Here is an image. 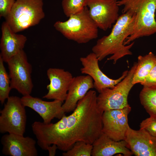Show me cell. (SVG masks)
I'll use <instances>...</instances> for the list:
<instances>
[{
	"label": "cell",
	"instance_id": "1",
	"mask_svg": "<svg viewBox=\"0 0 156 156\" xmlns=\"http://www.w3.org/2000/svg\"><path fill=\"white\" fill-rule=\"evenodd\" d=\"M96 91L90 90L78 102L72 113L64 114L57 122L45 123L39 121L31 125L37 143L42 149L56 145L66 152L77 142L92 144L102 133V116L99 109Z\"/></svg>",
	"mask_w": 156,
	"mask_h": 156
},
{
	"label": "cell",
	"instance_id": "2",
	"mask_svg": "<svg viewBox=\"0 0 156 156\" xmlns=\"http://www.w3.org/2000/svg\"><path fill=\"white\" fill-rule=\"evenodd\" d=\"M134 14L126 12L119 16L108 35L99 39L92 48V52L101 61L110 55L107 58L115 64L119 59L127 55H131L130 49L134 44L132 42L128 45L124 43L132 33L136 20Z\"/></svg>",
	"mask_w": 156,
	"mask_h": 156
},
{
	"label": "cell",
	"instance_id": "3",
	"mask_svg": "<svg viewBox=\"0 0 156 156\" xmlns=\"http://www.w3.org/2000/svg\"><path fill=\"white\" fill-rule=\"evenodd\" d=\"M117 3L123 6L122 13L128 12L136 16L133 31L125 41V45L156 33V0H120Z\"/></svg>",
	"mask_w": 156,
	"mask_h": 156
},
{
	"label": "cell",
	"instance_id": "4",
	"mask_svg": "<svg viewBox=\"0 0 156 156\" xmlns=\"http://www.w3.org/2000/svg\"><path fill=\"white\" fill-rule=\"evenodd\" d=\"M53 26L67 39L78 44L87 43L98 37L99 28L91 18L87 6L66 21H56Z\"/></svg>",
	"mask_w": 156,
	"mask_h": 156
},
{
	"label": "cell",
	"instance_id": "5",
	"mask_svg": "<svg viewBox=\"0 0 156 156\" xmlns=\"http://www.w3.org/2000/svg\"><path fill=\"white\" fill-rule=\"evenodd\" d=\"M43 0H16L5 18L12 30L17 33L38 24L44 17Z\"/></svg>",
	"mask_w": 156,
	"mask_h": 156
},
{
	"label": "cell",
	"instance_id": "6",
	"mask_svg": "<svg viewBox=\"0 0 156 156\" xmlns=\"http://www.w3.org/2000/svg\"><path fill=\"white\" fill-rule=\"evenodd\" d=\"M137 64L135 63L126 76L113 88L104 89L99 93L97 96V103L100 110L103 112L122 109L129 105L128 97L134 85L132 81Z\"/></svg>",
	"mask_w": 156,
	"mask_h": 156
},
{
	"label": "cell",
	"instance_id": "7",
	"mask_svg": "<svg viewBox=\"0 0 156 156\" xmlns=\"http://www.w3.org/2000/svg\"><path fill=\"white\" fill-rule=\"evenodd\" d=\"M25 107L21 98L16 96L9 97L0 111L1 133L24 135L27 119Z\"/></svg>",
	"mask_w": 156,
	"mask_h": 156
},
{
	"label": "cell",
	"instance_id": "8",
	"mask_svg": "<svg viewBox=\"0 0 156 156\" xmlns=\"http://www.w3.org/2000/svg\"><path fill=\"white\" fill-rule=\"evenodd\" d=\"M12 89L23 96L30 95L33 88L31 74L32 67L23 50L12 57L7 63Z\"/></svg>",
	"mask_w": 156,
	"mask_h": 156
},
{
	"label": "cell",
	"instance_id": "9",
	"mask_svg": "<svg viewBox=\"0 0 156 156\" xmlns=\"http://www.w3.org/2000/svg\"><path fill=\"white\" fill-rule=\"evenodd\" d=\"M117 0H87L89 15L98 28L106 31L119 16Z\"/></svg>",
	"mask_w": 156,
	"mask_h": 156
},
{
	"label": "cell",
	"instance_id": "10",
	"mask_svg": "<svg viewBox=\"0 0 156 156\" xmlns=\"http://www.w3.org/2000/svg\"><path fill=\"white\" fill-rule=\"evenodd\" d=\"M131 110L129 105L121 109L104 111L102 132L115 141L125 140L129 127L128 115Z\"/></svg>",
	"mask_w": 156,
	"mask_h": 156
},
{
	"label": "cell",
	"instance_id": "11",
	"mask_svg": "<svg viewBox=\"0 0 156 156\" xmlns=\"http://www.w3.org/2000/svg\"><path fill=\"white\" fill-rule=\"evenodd\" d=\"M80 60L82 66L80 69L82 74L90 76L94 82V88L99 93L107 88H112L121 81L127 75L128 70L124 71L121 76L113 79L106 75L100 69L98 59L93 52L81 57Z\"/></svg>",
	"mask_w": 156,
	"mask_h": 156
},
{
	"label": "cell",
	"instance_id": "12",
	"mask_svg": "<svg viewBox=\"0 0 156 156\" xmlns=\"http://www.w3.org/2000/svg\"><path fill=\"white\" fill-rule=\"evenodd\" d=\"M2 153L10 156H37L36 142L33 138L14 133L5 134L1 138Z\"/></svg>",
	"mask_w": 156,
	"mask_h": 156
},
{
	"label": "cell",
	"instance_id": "13",
	"mask_svg": "<svg viewBox=\"0 0 156 156\" xmlns=\"http://www.w3.org/2000/svg\"><path fill=\"white\" fill-rule=\"evenodd\" d=\"M50 82L47 86V93L43 98L65 101L70 85L74 77L69 72L57 68H50L47 72Z\"/></svg>",
	"mask_w": 156,
	"mask_h": 156
},
{
	"label": "cell",
	"instance_id": "14",
	"mask_svg": "<svg viewBox=\"0 0 156 156\" xmlns=\"http://www.w3.org/2000/svg\"><path fill=\"white\" fill-rule=\"evenodd\" d=\"M127 147L136 156H156V137L144 129L129 127L125 138Z\"/></svg>",
	"mask_w": 156,
	"mask_h": 156
},
{
	"label": "cell",
	"instance_id": "15",
	"mask_svg": "<svg viewBox=\"0 0 156 156\" xmlns=\"http://www.w3.org/2000/svg\"><path fill=\"white\" fill-rule=\"evenodd\" d=\"M21 99L23 105L37 113L45 123H51L54 118L60 119L65 114L62 107L63 103L59 100L46 101L30 95L23 96Z\"/></svg>",
	"mask_w": 156,
	"mask_h": 156
},
{
	"label": "cell",
	"instance_id": "16",
	"mask_svg": "<svg viewBox=\"0 0 156 156\" xmlns=\"http://www.w3.org/2000/svg\"><path fill=\"white\" fill-rule=\"evenodd\" d=\"M0 56L4 62H7L23 49L27 41L25 35L14 32L5 21L1 27Z\"/></svg>",
	"mask_w": 156,
	"mask_h": 156
},
{
	"label": "cell",
	"instance_id": "17",
	"mask_svg": "<svg viewBox=\"0 0 156 156\" xmlns=\"http://www.w3.org/2000/svg\"><path fill=\"white\" fill-rule=\"evenodd\" d=\"M94 88L93 80L88 75L74 77L62 107L65 113L73 111L77 104L88 92Z\"/></svg>",
	"mask_w": 156,
	"mask_h": 156
},
{
	"label": "cell",
	"instance_id": "18",
	"mask_svg": "<svg viewBox=\"0 0 156 156\" xmlns=\"http://www.w3.org/2000/svg\"><path fill=\"white\" fill-rule=\"evenodd\" d=\"M92 144V156H112L118 153L125 156L133 155L125 140L115 141L102 132Z\"/></svg>",
	"mask_w": 156,
	"mask_h": 156
},
{
	"label": "cell",
	"instance_id": "19",
	"mask_svg": "<svg viewBox=\"0 0 156 156\" xmlns=\"http://www.w3.org/2000/svg\"><path fill=\"white\" fill-rule=\"evenodd\" d=\"M138 59L132 82L134 85L138 83L142 85L155 64L156 55L150 52L144 56L139 55Z\"/></svg>",
	"mask_w": 156,
	"mask_h": 156
},
{
	"label": "cell",
	"instance_id": "20",
	"mask_svg": "<svg viewBox=\"0 0 156 156\" xmlns=\"http://www.w3.org/2000/svg\"><path fill=\"white\" fill-rule=\"evenodd\" d=\"M140 98L142 105L150 116L156 118V87L143 86Z\"/></svg>",
	"mask_w": 156,
	"mask_h": 156
},
{
	"label": "cell",
	"instance_id": "21",
	"mask_svg": "<svg viewBox=\"0 0 156 156\" xmlns=\"http://www.w3.org/2000/svg\"><path fill=\"white\" fill-rule=\"evenodd\" d=\"M4 62L0 56V101L2 105L10 96L9 94L12 89L9 75L6 70Z\"/></svg>",
	"mask_w": 156,
	"mask_h": 156
},
{
	"label": "cell",
	"instance_id": "22",
	"mask_svg": "<svg viewBox=\"0 0 156 156\" xmlns=\"http://www.w3.org/2000/svg\"><path fill=\"white\" fill-rule=\"evenodd\" d=\"M87 0H62V6L66 16H70L79 13L87 6Z\"/></svg>",
	"mask_w": 156,
	"mask_h": 156
},
{
	"label": "cell",
	"instance_id": "23",
	"mask_svg": "<svg viewBox=\"0 0 156 156\" xmlns=\"http://www.w3.org/2000/svg\"><path fill=\"white\" fill-rule=\"evenodd\" d=\"M93 148L92 144L83 141L76 142L69 150L62 153L63 156H90Z\"/></svg>",
	"mask_w": 156,
	"mask_h": 156
},
{
	"label": "cell",
	"instance_id": "24",
	"mask_svg": "<svg viewBox=\"0 0 156 156\" xmlns=\"http://www.w3.org/2000/svg\"><path fill=\"white\" fill-rule=\"evenodd\" d=\"M140 129L146 130L151 135L156 137V118L150 117L140 123Z\"/></svg>",
	"mask_w": 156,
	"mask_h": 156
},
{
	"label": "cell",
	"instance_id": "25",
	"mask_svg": "<svg viewBox=\"0 0 156 156\" xmlns=\"http://www.w3.org/2000/svg\"><path fill=\"white\" fill-rule=\"evenodd\" d=\"M16 0H0V17L5 18Z\"/></svg>",
	"mask_w": 156,
	"mask_h": 156
},
{
	"label": "cell",
	"instance_id": "26",
	"mask_svg": "<svg viewBox=\"0 0 156 156\" xmlns=\"http://www.w3.org/2000/svg\"><path fill=\"white\" fill-rule=\"evenodd\" d=\"M142 85L147 87H156V60L155 65Z\"/></svg>",
	"mask_w": 156,
	"mask_h": 156
},
{
	"label": "cell",
	"instance_id": "27",
	"mask_svg": "<svg viewBox=\"0 0 156 156\" xmlns=\"http://www.w3.org/2000/svg\"><path fill=\"white\" fill-rule=\"evenodd\" d=\"M49 147L47 151H48L49 156H54L55 155L56 151L58 149L57 146L54 144H53Z\"/></svg>",
	"mask_w": 156,
	"mask_h": 156
}]
</instances>
